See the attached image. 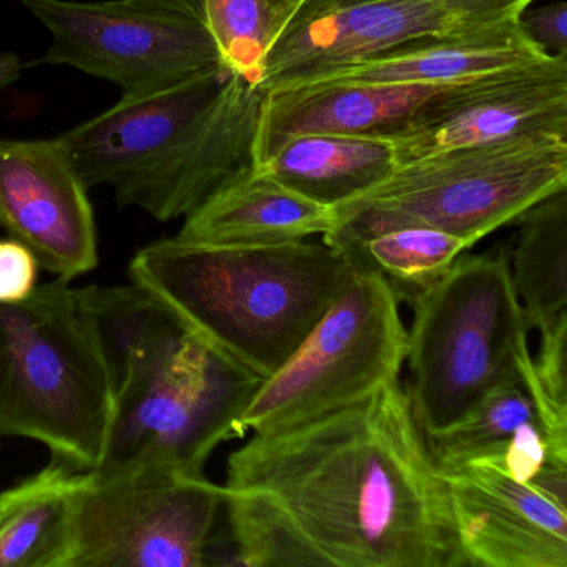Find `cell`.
<instances>
[{
    "mask_svg": "<svg viewBox=\"0 0 567 567\" xmlns=\"http://www.w3.org/2000/svg\"><path fill=\"white\" fill-rule=\"evenodd\" d=\"M523 384L536 406L550 461L567 467V317L540 333L539 353Z\"/></svg>",
    "mask_w": 567,
    "mask_h": 567,
    "instance_id": "d4e9b609",
    "label": "cell"
},
{
    "mask_svg": "<svg viewBox=\"0 0 567 567\" xmlns=\"http://www.w3.org/2000/svg\"><path fill=\"white\" fill-rule=\"evenodd\" d=\"M155 2L181 9V11L187 12V14L204 21V0H155Z\"/></svg>",
    "mask_w": 567,
    "mask_h": 567,
    "instance_id": "f546056e",
    "label": "cell"
},
{
    "mask_svg": "<svg viewBox=\"0 0 567 567\" xmlns=\"http://www.w3.org/2000/svg\"><path fill=\"white\" fill-rule=\"evenodd\" d=\"M351 270L353 258L323 238L217 247L174 237L142 248L128 267L134 284L264 381L303 343Z\"/></svg>",
    "mask_w": 567,
    "mask_h": 567,
    "instance_id": "3957f363",
    "label": "cell"
},
{
    "mask_svg": "<svg viewBox=\"0 0 567 567\" xmlns=\"http://www.w3.org/2000/svg\"><path fill=\"white\" fill-rule=\"evenodd\" d=\"M410 307L406 390L426 440L461 420L497 384L523 383L533 367L529 328L503 245L461 255Z\"/></svg>",
    "mask_w": 567,
    "mask_h": 567,
    "instance_id": "8992f818",
    "label": "cell"
},
{
    "mask_svg": "<svg viewBox=\"0 0 567 567\" xmlns=\"http://www.w3.org/2000/svg\"><path fill=\"white\" fill-rule=\"evenodd\" d=\"M111 420V381L81 288L58 277L18 303L0 301V436L39 441L89 471Z\"/></svg>",
    "mask_w": 567,
    "mask_h": 567,
    "instance_id": "277c9868",
    "label": "cell"
},
{
    "mask_svg": "<svg viewBox=\"0 0 567 567\" xmlns=\"http://www.w3.org/2000/svg\"><path fill=\"white\" fill-rule=\"evenodd\" d=\"M235 564L470 567L443 471L398 380L228 457Z\"/></svg>",
    "mask_w": 567,
    "mask_h": 567,
    "instance_id": "6da1fadb",
    "label": "cell"
},
{
    "mask_svg": "<svg viewBox=\"0 0 567 567\" xmlns=\"http://www.w3.org/2000/svg\"><path fill=\"white\" fill-rule=\"evenodd\" d=\"M82 471L51 463L0 493V567H69Z\"/></svg>",
    "mask_w": 567,
    "mask_h": 567,
    "instance_id": "44dd1931",
    "label": "cell"
},
{
    "mask_svg": "<svg viewBox=\"0 0 567 567\" xmlns=\"http://www.w3.org/2000/svg\"><path fill=\"white\" fill-rule=\"evenodd\" d=\"M228 75L217 65L158 91L122 95L117 104L59 138L87 188L109 185L121 190L165 154Z\"/></svg>",
    "mask_w": 567,
    "mask_h": 567,
    "instance_id": "9a60e30c",
    "label": "cell"
},
{
    "mask_svg": "<svg viewBox=\"0 0 567 567\" xmlns=\"http://www.w3.org/2000/svg\"><path fill=\"white\" fill-rule=\"evenodd\" d=\"M0 225L59 278L99 265L89 188L59 137L0 141Z\"/></svg>",
    "mask_w": 567,
    "mask_h": 567,
    "instance_id": "4fadbf2b",
    "label": "cell"
},
{
    "mask_svg": "<svg viewBox=\"0 0 567 567\" xmlns=\"http://www.w3.org/2000/svg\"><path fill=\"white\" fill-rule=\"evenodd\" d=\"M303 0H204V21L230 74L260 87L268 51Z\"/></svg>",
    "mask_w": 567,
    "mask_h": 567,
    "instance_id": "cb8c5ba5",
    "label": "cell"
},
{
    "mask_svg": "<svg viewBox=\"0 0 567 567\" xmlns=\"http://www.w3.org/2000/svg\"><path fill=\"white\" fill-rule=\"evenodd\" d=\"M549 54L527 39L519 19L476 32L417 39L291 89L327 85H451ZM280 91V89H278Z\"/></svg>",
    "mask_w": 567,
    "mask_h": 567,
    "instance_id": "e0dca14e",
    "label": "cell"
},
{
    "mask_svg": "<svg viewBox=\"0 0 567 567\" xmlns=\"http://www.w3.org/2000/svg\"><path fill=\"white\" fill-rule=\"evenodd\" d=\"M224 496L205 476L82 471L69 567H202Z\"/></svg>",
    "mask_w": 567,
    "mask_h": 567,
    "instance_id": "ba28073f",
    "label": "cell"
},
{
    "mask_svg": "<svg viewBox=\"0 0 567 567\" xmlns=\"http://www.w3.org/2000/svg\"><path fill=\"white\" fill-rule=\"evenodd\" d=\"M400 305L386 278L353 258L337 300L245 408L241 433H275L308 423L398 380L408 338Z\"/></svg>",
    "mask_w": 567,
    "mask_h": 567,
    "instance_id": "52a82bcc",
    "label": "cell"
},
{
    "mask_svg": "<svg viewBox=\"0 0 567 567\" xmlns=\"http://www.w3.org/2000/svg\"><path fill=\"white\" fill-rule=\"evenodd\" d=\"M38 257L14 238L0 240V301L18 303L34 293L39 277Z\"/></svg>",
    "mask_w": 567,
    "mask_h": 567,
    "instance_id": "484cf974",
    "label": "cell"
},
{
    "mask_svg": "<svg viewBox=\"0 0 567 567\" xmlns=\"http://www.w3.org/2000/svg\"><path fill=\"white\" fill-rule=\"evenodd\" d=\"M337 224L334 207L251 165L187 215L175 238L217 247H268L324 237Z\"/></svg>",
    "mask_w": 567,
    "mask_h": 567,
    "instance_id": "2e32d148",
    "label": "cell"
},
{
    "mask_svg": "<svg viewBox=\"0 0 567 567\" xmlns=\"http://www.w3.org/2000/svg\"><path fill=\"white\" fill-rule=\"evenodd\" d=\"M514 224L511 280L527 328L544 333L567 317V188L537 202Z\"/></svg>",
    "mask_w": 567,
    "mask_h": 567,
    "instance_id": "7402d4cb",
    "label": "cell"
},
{
    "mask_svg": "<svg viewBox=\"0 0 567 567\" xmlns=\"http://www.w3.org/2000/svg\"><path fill=\"white\" fill-rule=\"evenodd\" d=\"M446 85H327L264 92L255 158L297 134H380Z\"/></svg>",
    "mask_w": 567,
    "mask_h": 567,
    "instance_id": "ac0fdd59",
    "label": "cell"
},
{
    "mask_svg": "<svg viewBox=\"0 0 567 567\" xmlns=\"http://www.w3.org/2000/svg\"><path fill=\"white\" fill-rule=\"evenodd\" d=\"M264 91L230 74L204 111L144 174L114 192L118 207L178 220L254 165Z\"/></svg>",
    "mask_w": 567,
    "mask_h": 567,
    "instance_id": "5bb4252c",
    "label": "cell"
},
{
    "mask_svg": "<svg viewBox=\"0 0 567 567\" xmlns=\"http://www.w3.org/2000/svg\"><path fill=\"white\" fill-rule=\"evenodd\" d=\"M519 25L527 39L540 51L549 55H567L566 2L524 9L519 16Z\"/></svg>",
    "mask_w": 567,
    "mask_h": 567,
    "instance_id": "83f0119b",
    "label": "cell"
},
{
    "mask_svg": "<svg viewBox=\"0 0 567 567\" xmlns=\"http://www.w3.org/2000/svg\"><path fill=\"white\" fill-rule=\"evenodd\" d=\"M51 34L41 64L145 94L221 64L202 19L155 0H19Z\"/></svg>",
    "mask_w": 567,
    "mask_h": 567,
    "instance_id": "9c48e42d",
    "label": "cell"
},
{
    "mask_svg": "<svg viewBox=\"0 0 567 567\" xmlns=\"http://www.w3.org/2000/svg\"><path fill=\"white\" fill-rule=\"evenodd\" d=\"M427 446L441 471L487 460L516 480L533 481L546 467H560L550 461L536 406L520 381L487 391L461 420L427 437Z\"/></svg>",
    "mask_w": 567,
    "mask_h": 567,
    "instance_id": "d6986e66",
    "label": "cell"
},
{
    "mask_svg": "<svg viewBox=\"0 0 567 567\" xmlns=\"http://www.w3.org/2000/svg\"><path fill=\"white\" fill-rule=\"evenodd\" d=\"M393 144L381 135L297 134L271 145L254 167L320 204H343L396 168Z\"/></svg>",
    "mask_w": 567,
    "mask_h": 567,
    "instance_id": "ffe728a7",
    "label": "cell"
},
{
    "mask_svg": "<svg viewBox=\"0 0 567 567\" xmlns=\"http://www.w3.org/2000/svg\"><path fill=\"white\" fill-rule=\"evenodd\" d=\"M523 134L567 135V55L446 85L380 132L398 164Z\"/></svg>",
    "mask_w": 567,
    "mask_h": 567,
    "instance_id": "30bf717a",
    "label": "cell"
},
{
    "mask_svg": "<svg viewBox=\"0 0 567 567\" xmlns=\"http://www.w3.org/2000/svg\"><path fill=\"white\" fill-rule=\"evenodd\" d=\"M473 247L446 231L406 227L371 235L340 250L383 275L400 303L411 305Z\"/></svg>",
    "mask_w": 567,
    "mask_h": 567,
    "instance_id": "603a6c76",
    "label": "cell"
},
{
    "mask_svg": "<svg viewBox=\"0 0 567 567\" xmlns=\"http://www.w3.org/2000/svg\"><path fill=\"white\" fill-rule=\"evenodd\" d=\"M470 567H567V470L519 481L481 460L443 471Z\"/></svg>",
    "mask_w": 567,
    "mask_h": 567,
    "instance_id": "8fae6325",
    "label": "cell"
},
{
    "mask_svg": "<svg viewBox=\"0 0 567 567\" xmlns=\"http://www.w3.org/2000/svg\"><path fill=\"white\" fill-rule=\"evenodd\" d=\"M463 32L484 31L516 21L533 0H443Z\"/></svg>",
    "mask_w": 567,
    "mask_h": 567,
    "instance_id": "4316f807",
    "label": "cell"
},
{
    "mask_svg": "<svg viewBox=\"0 0 567 567\" xmlns=\"http://www.w3.org/2000/svg\"><path fill=\"white\" fill-rule=\"evenodd\" d=\"M107 368L112 420L94 473L161 470L205 476L214 451L244 436L261 378L194 333L141 285L81 288Z\"/></svg>",
    "mask_w": 567,
    "mask_h": 567,
    "instance_id": "7a4b0ae2",
    "label": "cell"
},
{
    "mask_svg": "<svg viewBox=\"0 0 567 567\" xmlns=\"http://www.w3.org/2000/svg\"><path fill=\"white\" fill-rule=\"evenodd\" d=\"M443 0H303L271 44L260 89H291L417 39L460 34Z\"/></svg>",
    "mask_w": 567,
    "mask_h": 567,
    "instance_id": "7c38bea8",
    "label": "cell"
},
{
    "mask_svg": "<svg viewBox=\"0 0 567 567\" xmlns=\"http://www.w3.org/2000/svg\"><path fill=\"white\" fill-rule=\"evenodd\" d=\"M22 65L19 55L11 54V52H0V89L9 87L21 78Z\"/></svg>",
    "mask_w": 567,
    "mask_h": 567,
    "instance_id": "f1b7e54d",
    "label": "cell"
},
{
    "mask_svg": "<svg viewBox=\"0 0 567 567\" xmlns=\"http://www.w3.org/2000/svg\"><path fill=\"white\" fill-rule=\"evenodd\" d=\"M563 188L566 137L514 135L398 164L383 181L337 205V227L321 238L347 248L371 235L421 227L476 245Z\"/></svg>",
    "mask_w": 567,
    "mask_h": 567,
    "instance_id": "5b68a950",
    "label": "cell"
}]
</instances>
